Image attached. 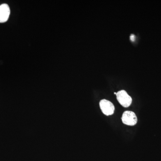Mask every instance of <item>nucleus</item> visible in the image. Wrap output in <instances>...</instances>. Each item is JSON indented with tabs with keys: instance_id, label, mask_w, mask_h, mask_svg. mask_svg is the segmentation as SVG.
Masks as SVG:
<instances>
[{
	"instance_id": "423d86ee",
	"label": "nucleus",
	"mask_w": 161,
	"mask_h": 161,
	"mask_svg": "<svg viewBox=\"0 0 161 161\" xmlns=\"http://www.w3.org/2000/svg\"><path fill=\"white\" fill-rule=\"evenodd\" d=\"M114 94H115V95H116V93H115H115H114Z\"/></svg>"
},
{
	"instance_id": "39448f33",
	"label": "nucleus",
	"mask_w": 161,
	"mask_h": 161,
	"mask_svg": "<svg viewBox=\"0 0 161 161\" xmlns=\"http://www.w3.org/2000/svg\"><path fill=\"white\" fill-rule=\"evenodd\" d=\"M130 40H132V42H134L135 40V36L134 35L132 34L130 37Z\"/></svg>"
},
{
	"instance_id": "7ed1b4c3",
	"label": "nucleus",
	"mask_w": 161,
	"mask_h": 161,
	"mask_svg": "<svg viewBox=\"0 0 161 161\" xmlns=\"http://www.w3.org/2000/svg\"><path fill=\"white\" fill-rule=\"evenodd\" d=\"M99 106L102 112L104 115L109 116L112 115L115 111V106L109 101L102 99L99 102Z\"/></svg>"
},
{
	"instance_id": "f257e3e1",
	"label": "nucleus",
	"mask_w": 161,
	"mask_h": 161,
	"mask_svg": "<svg viewBox=\"0 0 161 161\" xmlns=\"http://www.w3.org/2000/svg\"><path fill=\"white\" fill-rule=\"evenodd\" d=\"M116 95L117 100L123 107L128 108L131 105L132 98L125 91H119L116 93Z\"/></svg>"
},
{
	"instance_id": "20e7f679",
	"label": "nucleus",
	"mask_w": 161,
	"mask_h": 161,
	"mask_svg": "<svg viewBox=\"0 0 161 161\" xmlns=\"http://www.w3.org/2000/svg\"><path fill=\"white\" fill-rule=\"evenodd\" d=\"M10 13V9L7 4H3L0 6V23H5L8 20Z\"/></svg>"
},
{
	"instance_id": "f03ea898",
	"label": "nucleus",
	"mask_w": 161,
	"mask_h": 161,
	"mask_svg": "<svg viewBox=\"0 0 161 161\" xmlns=\"http://www.w3.org/2000/svg\"><path fill=\"white\" fill-rule=\"evenodd\" d=\"M121 119L123 123L127 125L134 126L137 123V117L135 113L132 111H127L124 112Z\"/></svg>"
}]
</instances>
